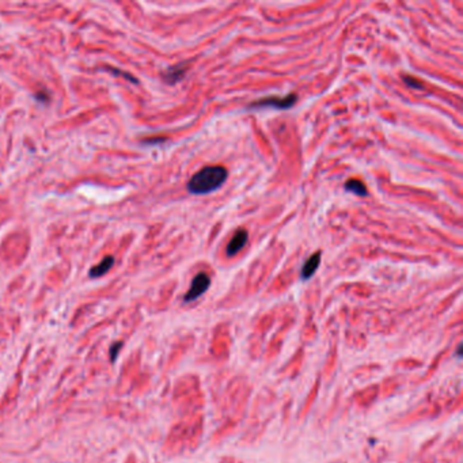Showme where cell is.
<instances>
[{"instance_id": "3", "label": "cell", "mask_w": 463, "mask_h": 463, "mask_svg": "<svg viewBox=\"0 0 463 463\" xmlns=\"http://www.w3.org/2000/svg\"><path fill=\"white\" fill-rule=\"evenodd\" d=\"M209 285H211L209 276H208L207 273H204V272H200V273L194 277L193 281H192L190 288H189V291L186 292V295H185L183 300H185V302H193V300L200 298V296L209 288Z\"/></svg>"}, {"instance_id": "8", "label": "cell", "mask_w": 463, "mask_h": 463, "mask_svg": "<svg viewBox=\"0 0 463 463\" xmlns=\"http://www.w3.org/2000/svg\"><path fill=\"white\" fill-rule=\"evenodd\" d=\"M344 188H345V190H348V192L355 193L356 196H360V197H366L367 193H368L366 185H364L362 181H359V179H349V181L345 182Z\"/></svg>"}, {"instance_id": "2", "label": "cell", "mask_w": 463, "mask_h": 463, "mask_svg": "<svg viewBox=\"0 0 463 463\" xmlns=\"http://www.w3.org/2000/svg\"><path fill=\"white\" fill-rule=\"evenodd\" d=\"M298 101V95L296 94H288L285 97H269V98H262L260 101L253 102L250 107H276V109H290Z\"/></svg>"}, {"instance_id": "7", "label": "cell", "mask_w": 463, "mask_h": 463, "mask_svg": "<svg viewBox=\"0 0 463 463\" xmlns=\"http://www.w3.org/2000/svg\"><path fill=\"white\" fill-rule=\"evenodd\" d=\"M186 69H188V67H186L185 64H178V65H175V67L169 68L167 72L164 73V80L167 83H170V84L179 82L183 77V75H185V72H186Z\"/></svg>"}, {"instance_id": "1", "label": "cell", "mask_w": 463, "mask_h": 463, "mask_svg": "<svg viewBox=\"0 0 463 463\" xmlns=\"http://www.w3.org/2000/svg\"><path fill=\"white\" fill-rule=\"evenodd\" d=\"M227 170L223 166H207L198 170L188 182V190L192 194H208L215 192L226 182Z\"/></svg>"}, {"instance_id": "5", "label": "cell", "mask_w": 463, "mask_h": 463, "mask_svg": "<svg viewBox=\"0 0 463 463\" xmlns=\"http://www.w3.org/2000/svg\"><path fill=\"white\" fill-rule=\"evenodd\" d=\"M321 256H322L321 251H317V253L311 254V256L307 258V261L304 262L302 272H300V276H302L303 280H309L310 277H313L314 273L317 272L319 264H321Z\"/></svg>"}, {"instance_id": "10", "label": "cell", "mask_w": 463, "mask_h": 463, "mask_svg": "<svg viewBox=\"0 0 463 463\" xmlns=\"http://www.w3.org/2000/svg\"><path fill=\"white\" fill-rule=\"evenodd\" d=\"M121 345H122V344L117 343V344H114L113 347H111V351H110L111 360H116V356H117V353H118V349L121 348Z\"/></svg>"}, {"instance_id": "6", "label": "cell", "mask_w": 463, "mask_h": 463, "mask_svg": "<svg viewBox=\"0 0 463 463\" xmlns=\"http://www.w3.org/2000/svg\"><path fill=\"white\" fill-rule=\"evenodd\" d=\"M113 264H114V258H113V257L111 256L105 257V258H103V260H102L98 265H95L91 270H90V276H91L92 279H95V277H101V276L106 275L107 272L111 269Z\"/></svg>"}, {"instance_id": "9", "label": "cell", "mask_w": 463, "mask_h": 463, "mask_svg": "<svg viewBox=\"0 0 463 463\" xmlns=\"http://www.w3.org/2000/svg\"><path fill=\"white\" fill-rule=\"evenodd\" d=\"M404 82L409 87H412V88H424V87H423V83H421L420 80H417V79H415V77L412 76H404Z\"/></svg>"}, {"instance_id": "4", "label": "cell", "mask_w": 463, "mask_h": 463, "mask_svg": "<svg viewBox=\"0 0 463 463\" xmlns=\"http://www.w3.org/2000/svg\"><path fill=\"white\" fill-rule=\"evenodd\" d=\"M247 238H249V234H247L246 230H243V228H239L234 235H232L231 241L228 242V245H227L226 249V254L228 257H232L238 254L239 251L245 247V245L247 243Z\"/></svg>"}]
</instances>
